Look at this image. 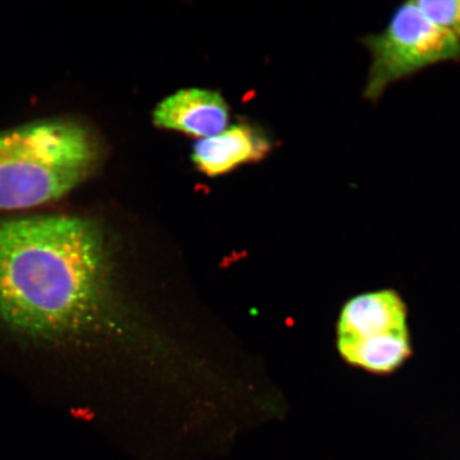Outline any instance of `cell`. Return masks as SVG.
<instances>
[{"mask_svg":"<svg viewBox=\"0 0 460 460\" xmlns=\"http://www.w3.org/2000/svg\"><path fill=\"white\" fill-rule=\"evenodd\" d=\"M96 151L89 132L63 119L0 131V211L33 208L88 176Z\"/></svg>","mask_w":460,"mask_h":460,"instance_id":"obj_2","label":"cell"},{"mask_svg":"<svg viewBox=\"0 0 460 460\" xmlns=\"http://www.w3.org/2000/svg\"><path fill=\"white\" fill-rule=\"evenodd\" d=\"M228 118V106L223 97L217 92L201 89L178 91L154 111V123L158 128L203 139L226 130Z\"/></svg>","mask_w":460,"mask_h":460,"instance_id":"obj_5","label":"cell"},{"mask_svg":"<svg viewBox=\"0 0 460 460\" xmlns=\"http://www.w3.org/2000/svg\"><path fill=\"white\" fill-rule=\"evenodd\" d=\"M370 55L364 97L376 102L391 85L439 63L460 61V44L411 0L399 5L378 33L360 38Z\"/></svg>","mask_w":460,"mask_h":460,"instance_id":"obj_3","label":"cell"},{"mask_svg":"<svg viewBox=\"0 0 460 460\" xmlns=\"http://www.w3.org/2000/svg\"><path fill=\"white\" fill-rule=\"evenodd\" d=\"M336 331L337 341H362L385 333L410 331L407 305L394 289L361 293L345 302Z\"/></svg>","mask_w":460,"mask_h":460,"instance_id":"obj_4","label":"cell"},{"mask_svg":"<svg viewBox=\"0 0 460 460\" xmlns=\"http://www.w3.org/2000/svg\"><path fill=\"white\" fill-rule=\"evenodd\" d=\"M425 15L460 44V0H413Z\"/></svg>","mask_w":460,"mask_h":460,"instance_id":"obj_8","label":"cell"},{"mask_svg":"<svg viewBox=\"0 0 460 460\" xmlns=\"http://www.w3.org/2000/svg\"><path fill=\"white\" fill-rule=\"evenodd\" d=\"M271 148L272 143L261 131L235 125L195 144L192 160L206 175L217 176L240 164L262 159Z\"/></svg>","mask_w":460,"mask_h":460,"instance_id":"obj_6","label":"cell"},{"mask_svg":"<svg viewBox=\"0 0 460 460\" xmlns=\"http://www.w3.org/2000/svg\"><path fill=\"white\" fill-rule=\"evenodd\" d=\"M105 281L100 230L76 217L0 220V321L39 341L85 329Z\"/></svg>","mask_w":460,"mask_h":460,"instance_id":"obj_1","label":"cell"},{"mask_svg":"<svg viewBox=\"0 0 460 460\" xmlns=\"http://www.w3.org/2000/svg\"><path fill=\"white\" fill-rule=\"evenodd\" d=\"M339 355L348 365L376 374L389 376L399 370L412 354L410 331L355 341H337Z\"/></svg>","mask_w":460,"mask_h":460,"instance_id":"obj_7","label":"cell"}]
</instances>
